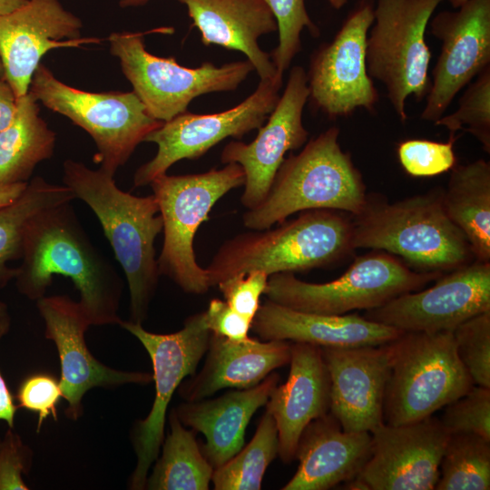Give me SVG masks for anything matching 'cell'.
I'll list each match as a JSON object with an SVG mask.
<instances>
[{"mask_svg": "<svg viewBox=\"0 0 490 490\" xmlns=\"http://www.w3.org/2000/svg\"><path fill=\"white\" fill-rule=\"evenodd\" d=\"M244 182L243 169L235 162L202 173H163L150 182L163 224V244L157 260L160 275L187 293L203 294L210 289L206 270L196 260L194 237L214 204Z\"/></svg>", "mask_w": 490, "mask_h": 490, "instance_id": "52a82bcc", "label": "cell"}, {"mask_svg": "<svg viewBox=\"0 0 490 490\" xmlns=\"http://www.w3.org/2000/svg\"><path fill=\"white\" fill-rule=\"evenodd\" d=\"M459 99L458 109L451 114L440 117L434 123L449 131V139L463 130L475 136L484 150L490 152V66L483 70L477 78L468 83Z\"/></svg>", "mask_w": 490, "mask_h": 490, "instance_id": "836d02e7", "label": "cell"}, {"mask_svg": "<svg viewBox=\"0 0 490 490\" xmlns=\"http://www.w3.org/2000/svg\"><path fill=\"white\" fill-rule=\"evenodd\" d=\"M28 92L46 108L87 132L96 145L94 162L113 175L138 144L163 122L150 114L133 91L92 93L74 88L41 63Z\"/></svg>", "mask_w": 490, "mask_h": 490, "instance_id": "9c48e42d", "label": "cell"}, {"mask_svg": "<svg viewBox=\"0 0 490 490\" xmlns=\"http://www.w3.org/2000/svg\"><path fill=\"white\" fill-rule=\"evenodd\" d=\"M28 182L14 183L0 187V207L15 200L25 189Z\"/></svg>", "mask_w": 490, "mask_h": 490, "instance_id": "f6af8a7d", "label": "cell"}, {"mask_svg": "<svg viewBox=\"0 0 490 490\" xmlns=\"http://www.w3.org/2000/svg\"><path fill=\"white\" fill-rule=\"evenodd\" d=\"M388 346L385 424L405 425L431 416L475 385L458 358L453 331H402Z\"/></svg>", "mask_w": 490, "mask_h": 490, "instance_id": "8992f818", "label": "cell"}, {"mask_svg": "<svg viewBox=\"0 0 490 490\" xmlns=\"http://www.w3.org/2000/svg\"><path fill=\"white\" fill-rule=\"evenodd\" d=\"M455 139L447 142L412 139L399 143L398 161L405 172L415 177L435 176L456 165Z\"/></svg>", "mask_w": 490, "mask_h": 490, "instance_id": "74e56055", "label": "cell"}, {"mask_svg": "<svg viewBox=\"0 0 490 490\" xmlns=\"http://www.w3.org/2000/svg\"><path fill=\"white\" fill-rule=\"evenodd\" d=\"M443 0H377L375 24L367 38L370 78L381 82L399 120L407 119L406 101L426 97L431 59L425 41L427 24Z\"/></svg>", "mask_w": 490, "mask_h": 490, "instance_id": "30bf717a", "label": "cell"}, {"mask_svg": "<svg viewBox=\"0 0 490 490\" xmlns=\"http://www.w3.org/2000/svg\"><path fill=\"white\" fill-rule=\"evenodd\" d=\"M55 142L38 102L29 92L19 97L14 120L0 132V187L28 182L36 165L52 157Z\"/></svg>", "mask_w": 490, "mask_h": 490, "instance_id": "f1b7e54d", "label": "cell"}, {"mask_svg": "<svg viewBox=\"0 0 490 490\" xmlns=\"http://www.w3.org/2000/svg\"><path fill=\"white\" fill-rule=\"evenodd\" d=\"M371 456L358 476L368 490H433L450 434L439 418L381 424L371 432Z\"/></svg>", "mask_w": 490, "mask_h": 490, "instance_id": "ac0fdd59", "label": "cell"}, {"mask_svg": "<svg viewBox=\"0 0 490 490\" xmlns=\"http://www.w3.org/2000/svg\"><path fill=\"white\" fill-rule=\"evenodd\" d=\"M12 318L7 304L0 299V342L9 332ZM18 409L14 397L0 372V421H5L8 427L14 428L15 416Z\"/></svg>", "mask_w": 490, "mask_h": 490, "instance_id": "7bdbcfd3", "label": "cell"}, {"mask_svg": "<svg viewBox=\"0 0 490 490\" xmlns=\"http://www.w3.org/2000/svg\"><path fill=\"white\" fill-rule=\"evenodd\" d=\"M441 42L421 119L436 122L455 96L490 66V0H468L457 11H443L431 21Z\"/></svg>", "mask_w": 490, "mask_h": 490, "instance_id": "e0dca14e", "label": "cell"}, {"mask_svg": "<svg viewBox=\"0 0 490 490\" xmlns=\"http://www.w3.org/2000/svg\"><path fill=\"white\" fill-rule=\"evenodd\" d=\"M149 0H119L122 7L139 6L145 5Z\"/></svg>", "mask_w": 490, "mask_h": 490, "instance_id": "7dc6e473", "label": "cell"}, {"mask_svg": "<svg viewBox=\"0 0 490 490\" xmlns=\"http://www.w3.org/2000/svg\"><path fill=\"white\" fill-rule=\"evenodd\" d=\"M74 199L65 185L53 184L37 176L15 200L0 207V289L15 277L16 268L9 263L21 260L31 220L42 211Z\"/></svg>", "mask_w": 490, "mask_h": 490, "instance_id": "f546056e", "label": "cell"}, {"mask_svg": "<svg viewBox=\"0 0 490 490\" xmlns=\"http://www.w3.org/2000/svg\"><path fill=\"white\" fill-rule=\"evenodd\" d=\"M0 76H5V71H4V67H3L1 58H0Z\"/></svg>", "mask_w": 490, "mask_h": 490, "instance_id": "f907efd6", "label": "cell"}, {"mask_svg": "<svg viewBox=\"0 0 490 490\" xmlns=\"http://www.w3.org/2000/svg\"><path fill=\"white\" fill-rule=\"evenodd\" d=\"M276 18L279 44L270 54L271 61L283 76L293 58L301 49L300 34L307 28L317 37L318 26L310 19L304 0H265Z\"/></svg>", "mask_w": 490, "mask_h": 490, "instance_id": "e575fe53", "label": "cell"}, {"mask_svg": "<svg viewBox=\"0 0 490 490\" xmlns=\"http://www.w3.org/2000/svg\"><path fill=\"white\" fill-rule=\"evenodd\" d=\"M281 86L282 80H260L256 90L231 109L209 114L186 111L163 122L144 139L155 143L158 150L152 160L136 170L133 185H148L178 161L198 159L222 140L240 139L261 127L279 99Z\"/></svg>", "mask_w": 490, "mask_h": 490, "instance_id": "4fadbf2b", "label": "cell"}, {"mask_svg": "<svg viewBox=\"0 0 490 490\" xmlns=\"http://www.w3.org/2000/svg\"><path fill=\"white\" fill-rule=\"evenodd\" d=\"M27 2L28 0H0V15L10 14Z\"/></svg>", "mask_w": 490, "mask_h": 490, "instance_id": "bcb514c9", "label": "cell"}, {"mask_svg": "<svg viewBox=\"0 0 490 490\" xmlns=\"http://www.w3.org/2000/svg\"><path fill=\"white\" fill-rule=\"evenodd\" d=\"M279 380V374L272 372L254 387L227 392L213 399L187 401L174 408L183 426L204 435L206 442L201 452L214 469L243 447L250 418L266 405Z\"/></svg>", "mask_w": 490, "mask_h": 490, "instance_id": "4316f807", "label": "cell"}, {"mask_svg": "<svg viewBox=\"0 0 490 490\" xmlns=\"http://www.w3.org/2000/svg\"><path fill=\"white\" fill-rule=\"evenodd\" d=\"M442 274L414 270L397 256L377 250L357 257L343 275L325 283L306 282L292 272L272 274L264 294L269 300L299 311L345 315L378 308L421 289Z\"/></svg>", "mask_w": 490, "mask_h": 490, "instance_id": "ba28073f", "label": "cell"}, {"mask_svg": "<svg viewBox=\"0 0 490 490\" xmlns=\"http://www.w3.org/2000/svg\"><path fill=\"white\" fill-rule=\"evenodd\" d=\"M335 9H340L345 5L348 0H327Z\"/></svg>", "mask_w": 490, "mask_h": 490, "instance_id": "c3c4849f", "label": "cell"}, {"mask_svg": "<svg viewBox=\"0 0 490 490\" xmlns=\"http://www.w3.org/2000/svg\"><path fill=\"white\" fill-rule=\"evenodd\" d=\"M444 209L466 238L474 260L490 262V164L479 159L455 165L446 188Z\"/></svg>", "mask_w": 490, "mask_h": 490, "instance_id": "83f0119b", "label": "cell"}, {"mask_svg": "<svg viewBox=\"0 0 490 490\" xmlns=\"http://www.w3.org/2000/svg\"><path fill=\"white\" fill-rule=\"evenodd\" d=\"M439 420L449 434L473 433L490 441V388L474 385L445 407Z\"/></svg>", "mask_w": 490, "mask_h": 490, "instance_id": "8d00e7d4", "label": "cell"}, {"mask_svg": "<svg viewBox=\"0 0 490 490\" xmlns=\"http://www.w3.org/2000/svg\"><path fill=\"white\" fill-rule=\"evenodd\" d=\"M458 358L475 385L490 388V310L453 330Z\"/></svg>", "mask_w": 490, "mask_h": 490, "instance_id": "d590c367", "label": "cell"}, {"mask_svg": "<svg viewBox=\"0 0 490 490\" xmlns=\"http://www.w3.org/2000/svg\"><path fill=\"white\" fill-rule=\"evenodd\" d=\"M307 74L294 66L268 122L259 128L250 143L230 142L223 149L222 163L235 162L245 174L240 201L248 210L258 206L268 194L274 177L289 151L302 147L309 136L302 122V113L309 99Z\"/></svg>", "mask_w": 490, "mask_h": 490, "instance_id": "d6986e66", "label": "cell"}, {"mask_svg": "<svg viewBox=\"0 0 490 490\" xmlns=\"http://www.w3.org/2000/svg\"><path fill=\"white\" fill-rule=\"evenodd\" d=\"M436 490H489L490 441L473 433L450 434Z\"/></svg>", "mask_w": 490, "mask_h": 490, "instance_id": "d6a6232c", "label": "cell"}, {"mask_svg": "<svg viewBox=\"0 0 490 490\" xmlns=\"http://www.w3.org/2000/svg\"><path fill=\"white\" fill-rule=\"evenodd\" d=\"M354 250L351 217L334 210L305 211L275 229L226 240L205 268L210 286L240 273L268 276L331 266Z\"/></svg>", "mask_w": 490, "mask_h": 490, "instance_id": "277c9868", "label": "cell"}, {"mask_svg": "<svg viewBox=\"0 0 490 490\" xmlns=\"http://www.w3.org/2000/svg\"><path fill=\"white\" fill-rule=\"evenodd\" d=\"M201 33L204 45L216 44L243 53L260 80H282L270 54L258 39L278 31L273 13L265 0H178Z\"/></svg>", "mask_w": 490, "mask_h": 490, "instance_id": "cb8c5ba5", "label": "cell"}, {"mask_svg": "<svg viewBox=\"0 0 490 490\" xmlns=\"http://www.w3.org/2000/svg\"><path fill=\"white\" fill-rule=\"evenodd\" d=\"M204 317L211 334L233 341H242L249 338L252 322L233 310L226 301L212 299L204 311Z\"/></svg>", "mask_w": 490, "mask_h": 490, "instance_id": "b9f144b4", "label": "cell"}, {"mask_svg": "<svg viewBox=\"0 0 490 490\" xmlns=\"http://www.w3.org/2000/svg\"><path fill=\"white\" fill-rule=\"evenodd\" d=\"M119 325L144 347L153 369L155 397L152 408L145 418L134 424L131 434L136 466L129 487L142 490L164 439L166 414L172 397L182 380L195 373L206 354L211 333L204 312L190 316L181 329L169 334L148 331L142 324L130 320H122Z\"/></svg>", "mask_w": 490, "mask_h": 490, "instance_id": "7c38bea8", "label": "cell"}, {"mask_svg": "<svg viewBox=\"0 0 490 490\" xmlns=\"http://www.w3.org/2000/svg\"><path fill=\"white\" fill-rule=\"evenodd\" d=\"M269 276L260 270L240 273L220 281L217 286L226 303L236 312L253 321L260 306Z\"/></svg>", "mask_w": 490, "mask_h": 490, "instance_id": "ab89813d", "label": "cell"}, {"mask_svg": "<svg viewBox=\"0 0 490 490\" xmlns=\"http://www.w3.org/2000/svg\"><path fill=\"white\" fill-rule=\"evenodd\" d=\"M21 260L14 279L23 296L37 301L45 296L53 277L61 275L79 290V303L92 326L121 323L122 279L94 246L71 202L45 210L31 220Z\"/></svg>", "mask_w": 490, "mask_h": 490, "instance_id": "6da1fadb", "label": "cell"}, {"mask_svg": "<svg viewBox=\"0 0 490 490\" xmlns=\"http://www.w3.org/2000/svg\"><path fill=\"white\" fill-rule=\"evenodd\" d=\"M251 328L262 340H286L318 347L381 345L402 330L358 314L323 315L292 309L267 299Z\"/></svg>", "mask_w": 490, "mask_h": 490, "instance_id": "484cf974", "label": "cell"}, {"mask_svg": "<svg viewBox=\"0 0 490 490\" xmlns=\"http://www.w3.org/2000/svg\"><path fill=\"white\" fill-rule=\"evenodd\" d=\"M44 322V337L54 342L60 360V386L67 418L77 421L83 414V398L92 388L148 385L152 375L110 368L89 350L85 332L92 326L79 301L66 295L44 296L36 301Z\"/></svg>", "mask_w": 490, "mask_h": 490, "instance_id": "2e32d148", "label": "cell"}, {"mask_svg": "<svg viewBox=\"0 0 490 490\" xmlns=\"http://www.w3.org/2000/svg\"><path fill=\"white\" fill-rule=\"evenodd\" d=\"M368 431H345L330 413L312 420L298 442L299 460L283 490H328L359 475L371 456Z\"/></svg>", "mask_w": 490, "mask_h": 490, "instance_id": "603a6c76", "label": "cell"}, {"mask_svg": "<svg viewBox=\"0 0 490 490\" xmlns=\"http://www.w3.org/2000/svg\"><path fill=\"white\" fill-rule=\"evenodd\" d=\"M423 290L402 294L364 317L402 331H453L490 310V262L473 260L442 274Z\"/></svg>", "mask_w": 490, "mask_h": 490, "instance_id": "9a60e30c", "label": "cell"}, {"mask_svg": "<svg viewBox=\"0 0 490 490\" xmlns=\"http://www.w3.org/2000/svg\"><path fill=\"white\" fill-rule=\"evenodd\" d=\"M442 193L436 187L392 203L368 194L362 211L351 216L354 250L387 252L419 272L446 273L475 260L444 209Z\"/></svg>", "mask_w": 490, "mask_h": 490, "instance_id": "3957f363", "label": "cell"}, {"mask_svg": "<svg viewBox=\"0 0 490 490\" xmlns=\"http://www.w3.org/2000/svg\"><path fill=\"white\" fill-rule=\"evenodd\" d=\"M201 370L181 382L179 393L187 401H198L223 388H249L258 385L273 370L289 363L290 342L229 340L211 334Z\"/></svg>", "mask_w": 490, "mask_h": 490, "instance_id": "d4e9b609", "label": "cell"}, {"mask_svg": "<svg viewBox=\"0 0 490 490\" xmlns=\"http://www.w3.org/2000/svg\"><path fill=\"white\" fill-rule=\"evenodd\" d=\"M62 397L59 379L44 372L25 377L19 384L15 396L18 408L37 414V433L47 417L57 420V406Z\"/></svg>", "mask_w": 490, "mask_h": 490, "instance_id": "f35d334b", "label": "cell"}, {"mask_svg": "<svg viewBox=\"0 0 490 490\" xmlns=\"http://www.w3.org/2000/svg\"><path fill=\"white\" fill-rule=\"evenodd\" d=\"M17 99L5 76H0V132L14 120L17 110Z\"/></svg>", "mask_w": 490, "mask_h": 490, "instance_id": "ee69618b", "label": "cell"}, {"mask_svg": "<svg viewBox=\"0 0 490 490\" xmlns=\"http://www.w3.org/2000/svg\"><path fill=\"white\" fill-rule=\"evenodd\" d=\"M330 377V410L345 431H368L384 423L389 373L388 342L320 347Z\"/></svg>", "mask_w": 490, "mask_h": 490, "instance_id": "44dd1931", "label": "cell"}, {"mask_svg": "<svg viewBox=\"0 0 490 490\" xmlns=\"http://www.w3.org/2000/svg\"><path fill=\"white\" fill-rule=\"evenodd\" d=\"M81 20L59 0H28L0 15V58L5 78L17 98L25 95L41 58L51 49L98 43L81 38Z\"/></svg>", "mask_w": 490, "mask_h": 490, "instance_id": "ffe728a7", "label": "cell"}, {"mask_svg": "<svg viewBox=\"0 0 490 490\" xmlns=\"http://www.w3.org/2000/svg\"><path fill=\"white\" fill-rule=\"evenodd\" d=\"M468 0H448L454 8H458Z\"/></svg>", "mask_w": 490, "mask_h": 490, "instance_id": "681fc988", "label": "cell"}, {"mask_svg": "<svg viewBox=\"0 0 490 490\" xmlns=\"http://www.w3.org/2000/svg\"><path fill=\"white\" fill-rule=\"evenodd\" d=\"M63 170L64 185L93 211L124 272L130 321L142 324L160 277L154 241L163 224L154 195L125 192L117 187L113 174L71 159Z\"/></svg>", "mask_w": 490, "mask_h": 490, "instance_id": "7a4b0ae2", "label": "cell"}, {"mask_svg": "<svg viewBox=\"0 0 490 490\" xmlns=\"http://www.w3.org/2000/svg\"><path fill=\"white\" fill-rule=\"evenodd\" d=\"M288 378L271 391L266 411L275 420L279 456L288 464L295 459L305 427L330 410V377L320 347L290 342Z\"/></svg>", "mask_w": 490, "mask_h": 490, "instance_id": "7402d4cb", "label": "cell"}, {"mask_svg": "<svg viewBox=\"0 0 490 490\" xmlns=\"http://www.w3.org/2000/svg\"><path fill=\"white\" fill-rule=\"evenodd\" d=\"M142 32H116L109 35L111 54L117 57L133 92L156 120L167 122L187 111L196 97L234 91L254 67L248 59L215 66L205 62L189 68L174 57L149 53Z\"/></svg>", "mask_w": 490, "mask_h": 490, "instance_id": "8fae6325", "label": "cell"}, {"mask_svg": "<svg viewBox=\"0 0 490 490\" xmlns=\"http://www.w3.org/2000/svg\"><path fill=\"white\" fill-rule=\"evenodd\" d=\"M170 432L162 444V455L147 476L149 490H207L214 468L203 456L192 430L186 429L173 408Z\"/></svg>", "mask_w": 490, "mask_h": 490, "instance_id": "4dcf8cb0", "label": "cell"}, {"mask_svg": "<svg viewBox=\"0 0 490 490\" xmlns=\"http://www.w3.org/2000/svg\"><path fill=\"white\" fill-rule=\"evenodd\" d=\"M279 455L278 429L266 411L250 442L222 466L214 469L216 490H259L269 465Z\"/></svg>", "mask_w": 490, "mask_h": 490, "instance_id": "1f68e13d", "label": "cell"}, {"mask_svg": "<svg viewBox=\"0 0 490 490\" xmlns=\"http://www.w3.org/2000/svg\"><path fill=\"white\" fill-rule=\"evenodd\" d=\"M33 465V450L8 427L0 440V490H28L23 475Z\"/></svg>", "mask_w": 490, "mask_h": 490, "instance_id": "60d3db41", "label": "cell"}, {"mask_svg": "<svg viewBox=\"0 0 490 490\" xmlns=\"http://www.w3.org/2000/svg\"><path fill=\"white\" fill-rule=\"evenodd\" d=\"M373 23V2L364 0L334 39L312 55L307 74L309 99L329 118L348 116L358 108L372 112L378 101L366 64L368 32Z\"/></svg>", "mask_w": 490, "mask_h": 490, "instance_id": "5bb4252c", "label": "cell"}, {"mask_svg": "<svg viewBox=\"0 0 490 490\" xmlns=\"http://www.w3.org/2000/svg\"><path fill=\"white\" fill-rule=\"evenodd\" d=\"M338 135L339 129L331 127L284 159L264 200L243 215V225L266 230L310 210L358 214L366 203V185Z\"/></svg>", "mask_w": 490, "mask_h": 490, "instance_id": "5b68a950", "label": "cell"}]
</instances>
